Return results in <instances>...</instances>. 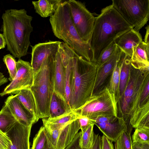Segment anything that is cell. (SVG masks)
Masks as SVG:
<instances>
[{
  "label": "cell",
  "instance_id": "6da1fadb",
  "mask_svg": "<svg viewBox=\"0 0 149 149\" xmlns=\"http://www.w3.org/2000/svg\"><path fill=\"white\" fill-rule=\"evenodd\" d=\"M149 82V71L137 69L130 64L127 83L117 103L118 116L122 117L127 130L149 127V108L140 106L144 88Z\"/></svg>",
  "mask_w": 149,
  "mask_h": 149
},
{
  "label": "cell",
  "instance_id": "7a4b0ae2",
  "mask_svg": "<svg viewBox=\"0 0 149 149\" xmlns=\"http://www.w3.org/2000/svg\"><path fill=\"white\" fill-rule=\"evenodd\" d=\"M133 28L112 4L102 9L95 17L89 44L91 61L96 63L103 51L122 34Z\"/></svg>",
  "mask_w": 149,
  "mask_h": 149
},
{
  "label": "cell",
  "instance_id": "3957f363",
  "mask_svg": "<svg viewBox=\"0 0 149 149\" xmlns=\"http://www.w3.org/2000/svg\"><path fill=\"white\" fill-rule=\"evenodd\" d=\"M2 18V34L7 49L15 58L20 59L27 54L31 45L33 17L25 9H11L5 11Z\"/></svg>",
  "mask_w": 149,
  "mask_h": 149
},
{
  "label": "cell",
  "instance_id": "277c9868",
  "mask_svg": "<svg viewBox=\"0 0 149 149\" xmlns=\"http://www.w3.org/2000/svg\"><path fill=\"white\" fill-rule=\"evenodd\" d=\"M97 65L74 52L70 92L68 102L71 111L81 107L91 96Z\"/></svg>",
  "mask_w": 149,
  "mask_h": 149
},
{
  "label": "cell",
  "instance_id": "5b68a950",
  "mask_svg": "<svg viewBox=\"0 0 149 149\" xmlns=\"http://www.w3.org/2000/svg\"><path fill=\"white\" fill-rule=\"evenodd\" d=\"M49 22L54 36L62 40L79 56L91 61L93 54L89 43L81 38L72 21L67 1H63Z\"/></svg>",
  "mask_w": 149,
  "mask_h": 149
},
{
  "label": "cell",
  "instance_id": "8992f818",
  "mask_svg": "<svg viewBox=\"0 0 149 149\" xmlns=\"http://www.w3.org/2000/svg\"><path fill=\"white\" fill-rule=\"evenodd\" d=\"M55 55L45 59L39 69L33 72V83L30 89L35 99L38 120L49 116V106L54 91Z\"/></svg>",
  "mask_w": 149,
  "mask_h": 149
},
{
  "label": "cell",
  "instance_id": "52a82bcc",
  "mask_svg": "<svg viewBox=\"0 0 149 149\" xmlns=\"http://www.w3.org/2000/svg\"><path fill=\"white\" fill-rule=\"evenodd\" d=\"M118 102L106 86L92 95L84 104L74 111L80 116L93 120L101 116H118Z\"/></svg>",
  "mask_w": 149,
  "mask_h": 149
},
{
  "label": "cell",
  "instance_id": "ba28073f",
  "mask_svg": "<svg viewBox=\"0 0 149 149\" xmlns=\"http://www.w3.org/2000/svg\"><path fill=\"white\" fill-rule=\"evenodd\" d=\"M112 5L134 30L139 32L149 20V0H112Z\"/></svg>",
  "mask_w": 149,
  "mask_h": 149
},
{
  "label": "cell",
  "instance_id": "9c48e42d",
  "mask_svg": "<svg viewBox=\"0 0 149 149\" xmlns=\"http://www.w3.org/2000/svg\"><path fill=\"white\" fill-rule=\"evenodd\" d=\"M73 24L81 39L89 43L95 17L82 2L74 0L67 1Z\"/></svg>",
  "mask_w": 149,
  "mask_h": 149
},
{
  "label": "cell",
  "instance_id": "30bf717a",
  "mask_svg": "<svg viewBox=\"0 0 149 149\" xmlns=\"http://www.w3.org/2000/svg\"><path fill=\"white\" fill-rule=\"evenodd\" d=\"M78 119L71 122L56 124L42 119L49 140L56 149H65L80 129Z\"/></svg>",
  "mask_w": 149,
  "mask_h": 149
},
{
  "label": "cell",
  "instance_id": "8fae6325",
  "mask_svg": "<svg viewBox=\"0 0 149 149\" xmlns=\"http://www.w3.org/2000/svg\"><path fill=\"white\" fill-rule=\"evenodd\" d=\"M17 72L13 80L1 92L0 96L16 94L22 89L30 88L33 82L34 72L31 63L19 59L16 61Z\"/></svg>",
  "mask_w": 149,
  "mask_h": 149
},
{
  "label": "cell",
  "instance_id": "7c38bea8",
  "mask_svg": "<svg viewBox=\"0 0 149 149\" xmlns=\"http://www.w3.org/2000/svg\"><path fill=\"white\" fill-rule=\"evenodd\" d=\"M122 52L116 45L111 56L102 65L97 66L92 95L100 91L107 86Z\"/></svg>",
  "mask_w": 149,
  "mask_h": 149
},
{
  "label": "cell",
  "instance_id": "4fadbf2b",
  "mask_svg": "<svg viewBox=\"0 0 149 149\" xmlns=\"http://www.w3.org/2000/svg\"><path fill=\"white\" fill-rule=\"evenodd\" d=\"M93 120L94 125L112 141L115 142L121 134L127 130L123 119L118 116L99 117Z\"/></svg>",
  "mask_w": 149,
  "mask_h": 149
},
{
  "label": "cell",
  "instance_id": "5bb4252c",
  "mask_svg": "<svg viewBox=\"0 0 149 149\" xmlns=\"http://www.w3.org/2000/svg\"><path fill=\"white\" fill-rule=\"evenodd\" d=\"M61 42L60 41H49L31 46V64L33 72L39 69L45 59L57 53Z\"/></svg>",
  "mask_w": 149,
  "mask_h": 149
},
{
  "label": "cell",
  "instance_id": "9a60e30c",
  "mask_svg": "<svg viewBox=\"0 0 149 149\" xmlns=\"http://www.w3.org/2000/svg\"><path fill=\"white\" fill-rule=\"evenodd\" d=\"M32 126L24 125L17 120L8 128L5 133L12 143L10 149H30Z\"/></svg>",
  "mask_w": 149,
  "mask_h": 149
},
{
  "label": "cell",
  "instance_id": "2e32d148",
  "mask_svg": "<svg viewBox=\"0 0 149 149\" xmlns=\"http://www.w3.org/2000/svg\"><path fill=\"white\" fill-rule=\"evenodd\" d=\"M5 104L9 107L17 120L22 124L32 126L37 122L34 116L24 106L16 95H11L6 100Z\"/></svg>",
  "mask_w": 149,
  "mask_h": 149
},
{
  "label": "cell",
  "instance_id": "e0dca14e",
  "mask_svg": "<svg viewBox=\"0 0 149 149\" xmlns=\"http://www.w3.org/2000/svg\"><path fill=\"white\" fill-rule=\"evenodd\" d=\"M142 41V36L139 32L132 28L122 34L114 42L122 52L131 58L133 48Z\"/></svg>",
  "mask_w": 149,
  "mask_h": 149
},
{
  "label": "cell",
  "instance_id": "ac0fdd59",
  "mask_svg": "<svg viewBox=\"0 0 149 149\" xmlns=\"http://www.w3.org/2000/svg\"><path fill=\"white\" fill-rule=\"evenodd\" d=\"M54 92L67 104L65 92V68L62 62L59 49L56 54L54 55Z\"/></svg>",
  "mask_w": 149,
  "mask_h": 149
},
{
  "label": "cell",
  "instance_id": "d6986e66",
  "mask_svg": "<svg viewBox=\"0 0 149 149\" xmlns=\"http://www.w3.org/2000/svg\"><path fill=\"white\" fill-rule=\"evenodd\" d=\"M130 62L137 69L149 71V44L142 41L134 47Z\"/></svg>",
  "mask_w": 149,
  "mask_h": 149
},
{
  "label": "cell",
  "instance_id": "ffe728a7",
  "mask_svg": "<svg viewBox=\"0 0 149 149\" xmlns=\"http://www.w3.org/2000/svg\"><path fill=\"white\" fill-rule=\"evenodd\" d=\"M61 0H40L32 1L36 12L42 17L45 18L53 15Z\"/></svg>",
  "mask_w": 149,
  "mask_h": 149
},
{
  "label": "cell",
  "instance_id": "44dd1931",
  "mask_svg": "<svg viewBox=\"0 0 149 149\" xmlns=\"http://www.w3.org/2000/svg\"><path fill=\"white\" fill-rule=\"evenodd\" d=\"M15 95L24 106L35 118L37 122L38 121L37 108L34 97L30 88L22 89Z\"/></svg>",
  "mask_w": 149,
  "mask_h": 149
},
{
  "label": "cell",
  "instance_id": "7402d4cb",
  "mask_svg": "<svg viewBox=\"0 0 149 149\" xmlns=\"http://www.w3.org/2000/svg\"><path fill=\"white\" fill-rule=\"evenodd\" d=\"M119 63L120 66L119 98L123 94L127 83L131 64L130 57L123 52Z\"/></svg>",
  "mask_w": 149,
  "mask_h": 149
},
{
  "label": "cell",
  "instance_id": "603a6c76",
  "mask_svg": "<svg viewBox=\"0 0 149 149\" xmlns=\"http://www.w3.org/2000/svg\"><path fill=\"white\" fill-rule=\"evenodd\" d=\"M70 111L67 103L54 92L50 103L49 118L57 117Z\"/></svg>",
  "mask_w": 149,
  "mask_h": 149
},
{
  "label": "cell",
  "instance_id": "cb8c5ba5",
  "mask_svg": "<svg viewBox=\"0 0 149 149\" xmlns=\"http://www.w3.org/2000/svg\"><path fill=\"white\" fill-rule=\"evenodd\" d=\"M31 149H56L49 140L43 126L40 127L33 138Z\"/></svg>",
  "mask_w": 149,
  "mask_h": 149
},
{
  "label": "cell",
  "instance_id": "d4e9b609",
  "mask_svg": "<svg viewBox=\"0 0 149 149\" xmlns=\"http://www.w3.org/2000/svg\"><path fill=\"white\" fill-rule=\"evenodd\" d=\"M17 120L6 104L0 111V130L4 133Z\"/></svg>",
  "mask_w": 149,
  "mask_h": 149
},
{
  "label": "cell",
  "instance_id": "484cf974",
  "mask_svg": "<svg viewBox=\"0 0 149 149\" xmlns=\"http://www.w3.org/2000/svg\"><path fill=\"white\" fill-rule=\"evenodd\" d=\"M120 66L119 61L113 71L109 81L106 86L109 92L114 94L117 102L119 97V81Z\"/></svg>",
  "mask_w": 149,
  "mask_h": 149
},
{
  "label": "cell",
  "instance_id": "4316f807",
  "mask_svg": "<svg viewBox=\"0 0 149 149\" xmlns=\"http://www.w3.org/2000/svg\"><path fill=\"white\" fill-rule=\"evenodd\" d=\"M94 124H92L81 130V134L79 140V145L81 149H90L94 141L93 131Z\"/></svg>",
  "mask_w": 149,
  "mask_h": 149
},
{
  "label": "cell",
  "instance_id": "83f0119b",
  "mask_svg": "<svg viewBox=\"0 0 149 149\" xmlns=\"http://www.w3.org/2000/svg\"><path fill=\"white\" fill-rule=\"evenodd\" d=\"M131 132H123L115 142V149H132Z\"/></svg>",
  "mask_w": 149,
  "mask_h": 149
},
{
  "label": "cell",
  "instance_id": "f1b7e54d",
  "mask_svg": "<svg viewBox=\"0 0 149 149\" xmlns=\"http://www.w3.org/2000/svg\"><path fill=\"white\" fill-rule=\"evenodd\" d=\"M3 60L8 71L9 74L8 80L11 81L17 73L16 61L15 58L10 54L4 56Z\"/></svg>",
  "mask_w": 149,
  "mask_h": 149
},
{
  "label": "cell",
  "instance_id": "f546056e",
  "mask_svg": "<svg viewBox=\"0 0 149 149\" xmlns=\"http://www.w3.org/2000/svg\"><path fill=\"white\" fill-rule=\"evenodd\" d=\"M132 142H149V128L140 127L135 128L132 136Z\"/></svg>",
  "mask_w": 149,
  "mask_h": 149
},
{
  "label": "cell",
  "instance_id": "4dcf8cb0",
  "mask_svg": "<svg viewBox=\"0 0 149 149\" xmlns=\"http://www.w3.org/2000/svg\"><path fill=\"white\" fill-rule=\"evenodd\" d=\"M116 47L115 42L110 44L102 52L97 63V66H99L105 62L112 55Z\"/></svg>",
  "mask_w": 149,
  "mask_h": 149
},
{
  "label": "cell",
  "instance_id": "1f68e13d",
  "mask_svg": "<svg viewBox=\"0 0 149 149\" xmlns=\"http://www.w3.org/2000/svg\"><path fill=\"white\" fill-rule=\"evenodd\" d=\"M12 143L9 137L0 130V148L2 149H10Z\"/></svg>",
  "mask_w": 149,
  "mask_h": 149
},
{
  "label": "cell",
  "instance_id": "d6a6232c",
  "mask_svg": "<svg viewBox=\"0 0 149 149\" xmlns=\"http://www.w3.org/2000/svg\"><path fill=\"white\" fill-rule=\"evenodd\" d=\"M81 134V131L78 132L71 142L65 149H81L79 143Z\"/></svg>",
  "mask_w": 149,
  "mask_h": 149
},
{
  "label": "cell",
  "instance_id": "836d02e7",
  "mask_svg": "<svg viewBox=\"0 0 149 149\" xmlns=\"http://www.w3.org/2000/svg\"><path fill=\"white\" fill-rule=\"evenodd\" d=\"M80 129L82 130L92 124H94V120L84 116H81L78 119Z\"/></svg>",
  "mask_w": 149,
  "mask_h": 149
},
{
  "label": "cell",
  "instance_id": "e575fe53",
  "mask_svg": "<svg viewBox=\"0 0 149 149\" xmlns=\"http://www.w3.org/2000/svg\"><path fill=\"white\" fill-rule=\"evenodd\" d=\"M101 137V149H114L113 146L111 141L104 135Z\"/></svg>",
  "mask_w": 149,
  "mask_h": 149
},
{
  "label": "cell",
  "instance_id": "d590c367",
  "mask_svg": "<svg viewBox=\"0 0 149 149\" xmlns=\"http://www.w3.org/2000/svg\"><path fill=\"white\" fill-rule=\"evenodd\" d=\"M102 137L99 135L95 134L93 145L90 149H101Z\"/></svg>",
  "mask_w": 149,
  "mask_h": 149
},
{
  "label": "cell",
  "instance_id": "8d00e7d4",
  "mask_svg": "<svg viewBox=\"0 0 149 149\" xmlns=\"http://www.w3.org/2000/svg\"><path fill=\"white\" fill-rule=\"evenodd\" d=\"M132 149H149V142H132Z\"/></svg>",
  "mask_w": 149,
  "mask_h": 149
},
{
  "label": "cell",
  "instance_id": "74e56055",
  "mask_svg": "<svg viewBox=\"0 0 149 149\" xmlns=\"http://www.w3.org/2000/svg\"><path fill=\"white\" fill-rule=\"evenodd\" d=\"M146 32L144 37V42L147 44H149V26L148 25L145 27Z\"/></svg>",
  "mask_w": 149,
  "mask_h": 149
},
{
  "label": "cell",
  "instance_id": "f35d334b",
  "mask_svg": "<svg viewBox=\"0 0 149 149\" xmlns=\"http://www.w3.org/2000/svg\"><path fill=\"white\" fill-rule=\"evenodd\" d=\"M8 81L7 78L2 73L0 72V86L6 83Z\"/></svg>",
  "mask_w": 149,
  "mask_h": 149
},
{
  "label": "cell",
  "instance_id": "ab89813d",
  "mask_svg": "<svg viewBox=\"0 0 149 149\" xmlns=\"http://www.w3.org/2000/svg\"><path fill=\"white\" fill-rule=\"evenodd\" d=\"M6 46V42L2 34L0 33V49H3Z\"/></svg>",
  "mask_w": 149,
  "mask_h": 149
},
{
  "label": "cell",
  "instance_id": "60d3db41",
  "mask_svg": "<svg viewBox=\"0 0 149 149\" xmlns=\"http://www.w3.org/2000/svg\"><path fill=\"white\" fill-rule=\"evenodd\" d=\"M0 149H2L1 148H0Z\"/></svg>",
  "mask_w": 149,
  "mask_h": 149
}]
</instances>
